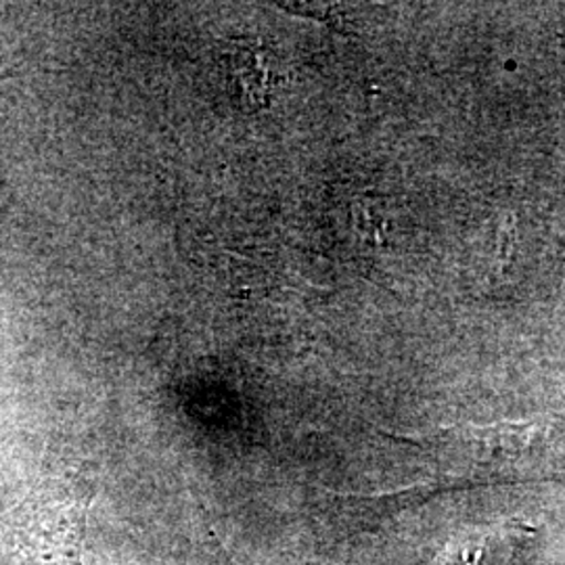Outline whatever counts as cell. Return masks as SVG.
Listing matches in <instances>:
<instances>
[{
	"instance_id": "6da1fadb",
	"label": "cell",
	"mask_w": 565,
	"mask_h": 565,
	"mask_svg": "<svg viewBox=\"0 0 565 565\" xmlns=\"http://www.w3.org/2000/svg\"><path fill=\"white\" fill-rule=\"evenodd\" d=\"M95 482L65 471L34 486L0 515V565H86Z\"/></svg>"
},
{
	"instance_id": "7a4b0ae2",
	"label": "cell",
	"mask_w": 565,
	"mask_h": 565,
	"mask_svg": "<svg viewBox=\"0 0 565 565\" xmlns=\"http://www.w3.org/2000/svg\"><path fill=\"white\" fill-rule=\"evenodd\" d=\"M541 440L543 427L536 424L446 427L419 440L406 438L429 452L440 480L450 488L522 478Z\"/></svg>"
},
{
	"instance_id": "3957f363",
	"label": "cell",
	"mask_w": 565,
	"mask_h": 565,
	"mask_svg": "<svg viewBox=\"0 0 565 565\" xmlns=\"http://www.w3.org/2000/svg\"><path fill=\"white\" fill-rule=\"evenodd\" d=\"M302 15L306 18H315V20L323 21L327 25H333V28H342L343 20L342 13L335 9V7H312V4H303L300 7Z\"/></svg>"
},
{
	"instance_id": "277c9868",
	"label": "cell",
	"mask_w": 565,
	"mask_h": 565,
	"mask_svg": "<svg viewBox=\"0 0 565 565\" xmlns=\"http://www.w3.org/2000/svg\"><path fill=\"white\" fill-rule=\"evenodd\" d=\"M18 72V60L15 57H2L0 60V82L9 81Z\"/></svg>"
}]
</instances>
